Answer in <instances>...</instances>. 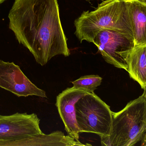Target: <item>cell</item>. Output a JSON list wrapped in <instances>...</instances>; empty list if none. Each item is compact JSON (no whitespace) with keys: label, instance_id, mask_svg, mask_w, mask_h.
<instances>
[{"label":"cell","instance_id":"6da1fadb","mask_svg":"<svg viewBox=\"0 0 146 146\" xmlns=\"http://www.w3.org/2000/svg\"><path fill=\"white\" fill-rule=\"evenodd\" d=\"M8 18L19 43L41 66L56 56L70 55L57 0H15Z\"/></svg>","mask_w":146,"mask_h":146},{"label":"cell","instance_id":"7a4b0ae2","mask_svg":"<svg viewBox=\"0 0 146 146\" xmlns=\"http://www.w3.org/2000/svg\"><path fill=\"white\" fill-rule=\"evenodd\" d=\"M75 32L82 43H92L97 34L104 30L115 31L133 37L127 0H105L93 11H84L74 22Z\"/></svg>","mask_w":146,"mask_h":146},{"label":"cell","instance_id":"3957f363","mask_svg":"<svg viewBox=\"0 0 146 146\" xmlns=\"http://www.w3.org/2000/svg\"><path fill=\"white\" fill-rule=\"evenodd\" d=\"M146 134V99L142 95L121 111L113 112L110 135L100 138L102 146H134Z\"/></svg>","mask_w":146,"mask_h":146},{"label":"cell","instance_id":"277c9868","mask_svg":"<svg viewBox=\"0 0 146 146\" xmlns=\"http://www.w3.org/2000/svg\"><path fill=\"white\" fill-rule=\"evenodd\" d=\"M76 120L80 133H92L100 137L110 136L113 112L94 93L82 97L75 105Z\"/></svg>","mask_w":146,"mask_h":146},{"label":"cell","instance_id":"5b68a950","mask_svg":"<svg viewBox=\"0 0 146 146\" xmlns=\"http://www.w3.org/2000/svg\"><path fill=\"white\" fill-rule=\"evenodd\" d=\"M92 43L106 62L127 71V58L134 46L133 37L112 30H104L97 34Z\"/></svg>","mask_w":146,"mask_h":146},{"label":"cell","instance_id":"8992f818","mask_svg":"<svg viewBox=\"0 0 146 146\" xmlns=\"http://www.w3.org/2000/svg\"><path fill=\"white\" fill-rule=\"evenodd\" d=\"M40 121L34 113L0 115V143L42 133Z\"/></svg>","mask_w":146,"mask_h":146},{"label":"cell","instance_id":"52a82bcc","mask_svg":"<svg viewBox=\"0 0 146 146\" xmlns=\"http://www.w3.org/2000/svg\"><path fill=\"white\" fill-rule=\"evenodd\" d=\"M0 87L18 97L36 96L47 98L45 91L32 83L13 62L0 60Z\"/></svg>","mask_w":146,"mask_h":146},{"label":"cell","instance_id":"ba28073f","mask_svg":"<svg viewBox=\"0 0 146 146\" xmlns=\"http://www.w3.org/2000/svg\"><path fill=\"white\" fill-rule=\"evenodd\" d=\"M88 92L75 87L67 88L56 97V105L65 130L68 135L77 141H79L80 131L76 120L75 105L80 99Z\"/></svg>","mask_w":146,"mask_h":146},{"label":"cell","instance_id":"9c48e42d","mask_svg":"<svg viewBox=\"0 0 146 146\" xmlns=\"http://www.w3.org/2000/svg\"><path fill=\"white\" fill-rule=\"evenodd\" d=\"M134 45L146 43V4L139 0H127Z\"/></svg>","mask_w":146,"mask_h":146},{"label":"cell","instance_id":"30bf717a","mask_svg":"<svg viewBox=\"0 0 146 146\" xmlns=\"http://www.w3.org/2000/svg\"><path fill=\"white\" fill-rule=\"evenodd\" d=\"M127 71L129 76L140 85L146 87V43L134 45L127 58Z\"/></svg>","mask_w":146,"mask_h":146},{"label":"cell","instance_id":"8fae6325","mask_svg":"<svg viewBox=\"0 0 146 146\" xmlns=\"http://www.w3.org/2000/svg\"><path fill=\"white\" fill-rule=\"evenodd\" d=\"M102 78L98 75H90L81 76L71 82L73 87L84 90L88 93H94L101 85Z\"/></svg>","mask_w":146,"mask_h":146},{"label":"cell","instance_id":"7c38bea8","mask_svg":"<svg viewBox=\"0 0 146 146\" xmlns=\"http://www.w3.org/2000/svg\"><path fill=\"white\" fill-rule=\"evenodd\" d=\"M141 143H142V144H141V145L146 146V134Z\"/></svg>","mask_w":146,"mask_h":146},{"label":"cell","instance_id":"4fadbf2b","mask_svg":"<svg viewBox=\"0 0 146 146\" xmlns=\"http://www.w3.org/2000/svg\"><path fill=\"white\" fill-rule=\"evenodd\" d=\"M144 93H143L142 95H143V97H144L146 99V87L145 88V89H144Z\"/></svg>","mask_w":146,"mask_h":146},{"label":"cell","instance_id":"5bb4252c","mask_svg":"<svg viewBox=\"0 0 146 146\" xmlns=\"http://www.w3.org/2000/svg\"><path fill=\"white\" fill-rule=\"evenodd\" d=\"M139 1L142 2L144 3H146V0H139Z\"/></svg>","mask_w":146,"mask_h":146},{"label":"cell","instance_id":"9a60e30c","mask_svg":"<svg viewBox=\"0 0 146 146\" xmlns=\"http://www.w3.org/2000/svg\"><path fill=\"white\" fill-rule=\"evenodd\" d=\"M6 0H0V4H1L3 3Z\"/></svg>","mask_w":146,"mask_h":146},{"label":"cell","instance_id":"2e32d148","mask_svg":"<svg viewBox=\"0 0 146 146\" xmlns=\"http://www.w3.org/2000/svg\"><path fill=\"white\" fill-rule=\"evenodd\" d=\"M86 1H87L89 2L91 1H94V0H86ZM100 1H105V0H100Z\"/></svg>","mask_w":146,"mask_h":146},{"label":"cell","instance_id":"e0dca14e","mask_svg":"<svg viewBox=\"0 0 146 146\" xmlns=\"http://www.w3.org/2000/svg\"></svg>","mask_w":146,"mask_h":146},{"label":"cell","instance_id":"ac0fdd59","mask_svg":"<svg viewBox=\"0 0 146 146\" xmlns=\"http://www.w3.org/2000/svg\"><path fill=\"white\" fill-rule=\"evenodd\" d=\"M128 1H129V0H128Z\"/></svg>","mask_w":146,"mask_h":146}]
</instances>
